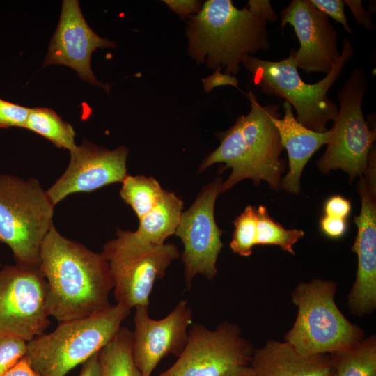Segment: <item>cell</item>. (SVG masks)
<instances>
[{
    "label": "cell",
    "mask_w": 376,
    "mask_h": 376,
    "mask_svg": "<svg viewBox=\"0 0 376 376\" xmlns=\"http://www.w3.org/2000/svg\"><path fill=\"white\" fill-rule=\"evenodd\" d=\"M46 309L58 322L88 317L111 304L113 282L104 255L63 236L53 225L40 251Z\"/></svg>",
    "instance_id": "6da1fadb"
},
{
    "label": "cell",
    "mask_w": 376,
    "mask_h": 376,
    "mask_svg": "<svg viewBox=\"0 0 376 376\" xmlns=\"http://www.w3.org/2000/svg\"><path fill=\"white\" fill-rule=\"evenodd\" d=\"M247 97L251 104L248 114L240 116L228 130L217 134L220 145L204 158L198 168L200 173L215 163L223 162L225 166L221 172L232 169L229 178L222 182L221 193L246 178L256 185L264 180L276 191L281 188L285 162L280 155L284 148L272 122L273 117L280 116L279 105H260L252 90Z\"/></svg>",
    "instance_id": "7a4b0ae2"
},
{
    "label": "cell",
    "mask_w": 376,
    "mask_h": 376,
    "mask_svg": "<svg viewBox=\"0 0 376 376\" xmlns=\"http://www.w3.org/2000/svg\"><path fill=\"white\" fill-rule=\"evenodd\" d=\"M189 54L198 64L235 75L244 58L270 47L267 22L230 0H208L189 17Z\"/></svg>",
    "instance_id": "3957f363"
},
{
    "label": "cell",
    "mask_w": 376,
    "mask_h": 376,
    "mask_svg": "<svg viewBox=\"0 0 376 376\" xmlns=\"http://www.w3.org/2000/svg\"><path fill=\"white\" fill-rule=\"evenodd\" d=\"M353 54L352 44L344 38L342 52L330 72L312 84L302 80L290 52L287 58L279 61L262 60L251 55L242 63L251 73L253 84L264 93L283 98L292 105L299 123L314 132H324L327 131V123L334 120L338 110L327 92Z\"/></svg>",
    "instance_id": "277c9868"
},
{
    "label": "cell",
    "mask_w": 376,
    "mask_h": 376,
    "mask_svg": "<svg viewBox=\"0 0 376 376\" xmlns=\"http://www.w3.org/2000/svg\"><path fill=\"white\" fill-rule=\"evenodd\" d=\"M130 310L111 304L88 317L59 322L49 334L27 342V357L41 376H65L115 336Z\"/></svg>",
    "instance_id": "5b68a950"
},
{
    "label": "cell",
    "mask_w": 376,
    "mask_h": 376,
    "mask_svg": "<svg viewBox=\"0 0 376 376\" xmlns=\"http://www.w3.org/2000/svg\"><path fill=\"white\" fill-rule=\"evenodd\" d=\"M336 283L313 279L299 283L291 292L297 315L285 342L304 355L333 354L364 338V332L350 322L335 301Z\"/></svg>",
    "instance_id": "8992f818"
},
{
    "label": "cell",
    "mask_w": 376,
    "mask_h": 376,
    "mask_svg": "<svg viewBox=\"0 0 376 376\" xmlns=\"http://www.w3.org/2000/svg\"><path fill=\"white\" fill-rule=\"evenodd\" d=\"M54 205L39 182L0 175V242L15 264L39 267L42 243L53 224Z\"/></svg>",
    "instance_id": "52a82bcc"
},
{
    "label": "cell",
    "mask_w": 376,
    "mask_h": 376,
    "mask_svg": "<svg viewBox=\"0 0 376 376\" xmlns=\"http://www.w3.org/2000/svg\"><path fill=\"white\" fill-rule=\"evenodd\" d=\"M102 253L110 267L116 304L130 310L149 306L156 281L180 256L174 244H154L135 231L122 230L104 245Z\"/></svg>",
    "instance_id": "ba28073f"
},
{
    "label": "cell",
    "mask_w": 376,
    "mask_h": 376,
    "mask_svg": "<svg viewBox=\"0 0 376 376\" xmlns=\"http://www.w3.org/2000/svg\"><path fill=\"white\" fill-rule=\"evenodd\" d=\"M368 80L362 68H355L338 91L340 109L329 131L324 154L317 162L320 171L338 169L346 172L350 182L362 176L367 169L370 152L376 139L364 118L362 102Z\"/></svg>",
    "instance_id": "9c48e42d"
},
{
    "label": "cell",
    "mask_w": 376,
    "mask_h": 376,
    "mask_svg": "<svg viewBox=\"0 0 376 376\" xmlns=\"http://www.w3.org/2000/svg\"><path fill=\"white\" fill-rule=\"evenodd\" d=\"M253 350L235 323L221 322L213 330L196 323L178 359L157 376H232L250 366Z\"/></svg>",
    "instance_id": "30bf717a"
},
{
    "label": "cell",
    "mask_w": 376,
    "mask_h": 376,
    "mask_svg": "<svg viewBox=\"0 0 376 376\" xmlns=\"http://www.w3.org/2000/svg\"><path fill=\"white\" fill-rule=\"evenodd\" d=\"M46 292L39 267H1L0 337L12 336L29 342L43 334L50 324Z\"/></svg>",
    "instance_id": "8fae6325"
},
{
    "label": "cell",
    "mask_w": 376,
    "mask_h": 376,
    "mask_svg": "<svg viewBox=\"0 0 376 376\" xmlns=\"http://www.w3.org/2000/svg\"><path fill=\"white\" fill-rule=\"evenodd\" d=\"M221 185L222 180L218 177L202 189L189 210L182 213L175 233L184 246L182 261L187 290L196 275L212 280L217 274L216 264L223 243L222 230L216 224L214 209Z\"/></svg>",
    "instance_id": "7c38bea8"
},
{
    "label": "cell",
    "mask_w": 376,
    "mask_h": 376,
    "mask_svg": "<svg viewBox=\"0 0 376 376\" xmlns=\"http://www.w3.org/2000/svg\"><path fill=\"white\" fill-rule=\"evenodd\" d=\"M371 154L364 174L357 185L361 210L354 217L357 233L352 251L357 256L355 281L347 296L350 313L362 317L376 308V166Z\"/></svg>",
    "instance_id": "4fadbf2b"
},
{
    "label": "cell",
    "mask_w": 376,
    "mask_h": 376,
    "mask_svg": "<svg viewBox=\"0 0 376 376\" xmlns=\"http://www.w3.org/2000/svg\"><path fill=\"white\" fill-rule=\"evenodd\" d=\"M148 307L135 308L132 331V353L141 376H151L160 361L173 354L178 357L188 339L192 313L187 300H180L164 318H150Z\"/></svg>",
    "instance_id": "5bb4252c"
},
{
    "label": "cell",
    "mask_w": 376,
    "mask_h": 376,
    "mask_svg": "<svg viewBox=\"0 0 376 376\" xmlns=\"http://www.w3.org/2000/svg\"><path fill=\"white\" fill-rule=\"evenodd\" d=\"M70 153L68 168L46 191L54 206L70 194L122 182L127 176L128 149L125 146L109 150L84 139Z\"/></svg>",
    "instance_id": "9a60e30c"
},
{
    "label": "cell",
    "mask_w": 376,
    "mask_h": 376,
    "mask_svg": "<svg viewBox=\"0 0 376 376\" xmlns=\"http://www.w3.org/2000/svg\"><path fill=\"white\" fill-rule=\"evenodd\" d=\"M281 26L293 27L300 46L292 49L295 63L307 74L329 73L340 56L337 31L328 16L310 0H292L281 12Z\"/></svg>",
    "instance_id": "2e32d148"
},
{
    "label": "cell",
    "mask_w": 376,
    "mask_h": 376,
    "mask_svg": "<svg viewBox=\"0 0 376 376\" xmlns=\"http://www.w3.org/2000/svg\"><path fill=\"white\" fill-rule=\"evenodd\" d=\"M116 44L96 34L86 22L77 0H64L57 28L50 41L43 67L63 65L84 81L109 92L111 85L100 82L92 72L91 58L98 48Z\"/></svg>",
    "instance_id": "e0dca14e"
},
{
    "label": "cell",
    "mask_w": 376,
    "mask_h": 376,
    "mask_svg": "<svg viewBox=\"0 0 376 376\" xmlns=\"http://www.w3.org/2000/svg\"><path fill=\"white\" fill-rule=\"evenodd\" d=\"M283 107V117L276 116L272 118L289 161V171L281 179V188L288 193L298 194L303 169L313 155L327 143L329 131L317 132L306 128L297 120L288 102L285 100Z\"/></svg>",
    "instance_id": "ac0fdd59"
},
{
    "label": "cell",
    "mask_w": 376,
    "mask_h": 376,
    "mask_svg": "<svg viewBox=\"0 0 376 376\" xmlns=\"http://www.w3.org/2000/svg\"><path fill=\"white\" fill-rule=\"evenodd\" d=\"M250 367L256 376H332L334 371L329 354L304 355L273 340L253 350Z\"/></svg>",
    "instance_id": "d6986e66"
},
{
    "label": "cell",
    "mask_w": 376,
    "mask_h": 376,
    "mask_svg": "<svg viewBox=\"0 0 376 376\" xmlns=\"http://www.w3.org/2000/svg\"><path fill=\"white\" fill-rule=\"evenodd\" d=\"M183 205V201L175 193L163 189L155 205L139 219V226L135 233L146 242L164 244L166 239L175 233Z\"/></svg>",
    "instance_id": "ffe728a7"
},
{
    "label": "cell",
    "mask_w": 376,
    "mask_h": 376,
    "mask_svg": "<svg viewBox=\"0 0 376 376\" xmlns=\"http://www.w3.org/2000/svg\"><path fill=\"white\" fill-rule=\"evenodd\" d=\"M330 355L334 363L332 376H376L375 334Z\"/></svg>",
    "instance_id": "44dd1931"
},
{
    "label": "cell",
    "mask_w": 376,
    "mask_h": 376,
    "mask_svg": "<svg viewBox=\"0 0 376 376\" xmlns=\"http://www.w3.org/2000/svg\"><path fill=\"white\" fill-rule=\"evenodd\" d=\"M132 331L120 327L112 340L98 352L101 376H141L132 353Z\"/></svg>",
    "instance_id": "7402d4cb"
},
{
    "label": "cell",
    "mask_w": 376,
    "mask_h": 376,
    "mask_svg": "<svg viewBox=\"0 0 376 376\" xmlns=\"http://www.w3.org/2000/svg\"><path fill=\"white\" fill-rule=\"evenodd\" d=\"M24 128L40 134L58 148L70 151L77 146L72 126L49 108H31Z\"/></svg>",
    "instance_id": "603a6c76"
},
{
    "label": "cell",
    "mask_w": 376,
    "mask_h": 376,
    "mask_svg": "<svg viewBox=\"0 0 376 376\" xmlns=\"http://www.w3.org/2000/svg\"><path fill=\"white\" fill-rule=\"evenodd\" d=\"M162 191L158 181L152 177L127 175L122 182L120 195L139 219L155 205Z\"/></svg>",
    "instance_id": "cb8c5ba5"
},
{
    "label": "cell",
    "mask_w": 376,
    "mask_h": 376,
    "mask_svg": "<svg viewBox=\"0 0 376 376\" xmlns=\"http://www.w3.org/2000/svg\"><path fill=\"white\" fill-rule=\"evenodd\" d=\"M256 245H275L295 255L293 246L304 237V232L297 229H286L269 216L267 207L263 205L256 208Z\"/></svg>",
    "instance_id": "d4e9b609"
},
{
    "label": "cell",
    "mask_w": 376,
    "mask_h": 376,
    "mask_svg": "<svg viewBox=\"0 0 376 376\" xmlns=\"http://www.w3.org/2000/svg\"><path fill=\"white\" fill-rule=\"evenodd\" d=\"M233 224L235 230L230 243V249L241 256H251L256 240V207L247 205Z\"/></svg>",
    "instance_id": "484cf974"
},
{
    "label": "cell",
    "mask_w": 376,
    "mask_h": 376,
    "mask_svg": "<svg viewBox=\"0 0 376 376\" xmlns=\"http://www.w3.org/2000/svg\"><path fill=\"white\" fill-rule=\"evenodd\" d=\"M26 351L27 342L23 339L12 336L0 337V376L26 356Z\"/></svg>",
    "instance_id": "4316f807"
},
{
    "label": "cell",
    "mask_w": 376,
    "mask_h": 376,
    "mask_svg": "<svg viewBox=\"0 0 376 376\" xmlns=\"http://www.w3.org/2000/svg\"><path fill=\"white\" fill-rule=\"evenodd\" d=\"M30 110L0 98V128L24 127Z\"/></svg>",
    "instance_id": "83f0119b"
},
{
    "label": "cell",
    "mask_w": 376,
    "mask_h": 376,
    "mask_svg": "<svg viewBox=\"0 0 376 376\" xmlns=\"http://www.w3.org/2000/svg\"><path fill=\"white\" fill-rule=\"evenodd\" d=\"M315 7L330 16L337 22L340 23L345 31L349 33H352V29L347 23V18L344 12L345 3L343 0H310Z\"/></svg>",
    "instance_id": "f1b7e54d"
},
{
    "label": "cell",
    "mask_w": 376,
    "mask_h": 376,
    "mask_svg": "<svg viewBox=\"0 0 376 376\" xmlns=\"http://www.w3.org/2000/svg\"><path fill=\"white\" fill-rule=\"evenodd\" d=\"M352 210L350 200L339 196L329 197L324 203V210L325 215L346 219Z\"/></svg>",
    "instance_id": "f546056e"
},
{
    "label": "cell",
    "mask_w": 376,
    "mask_h": 376,
    "mask_svg": "<svg viewBox=\"0 0 376 376\" xmlns=\"http://www.w3.org/2000/svg\"><path fill=\"white\" fill-rule=\"evenodd\" d=\"M320 224L322 233L334 239L343 236L347 227L346 219L327 215L322 217Z\"/></svg>",
    "instance_id": "4dcf8cb0"
},
{
    "label": "cell",
    "mask_w": 376,
    "mask_h": 376,
    "mask_svg": "<svg viewBox=\"0 0 376 376\" xmlns=\"http://www.w3.org/2000/svg\"><path fill=\"white\" fill-rule=\"evenodd\" d=\"M221 68H217L207 77L203 79L202 82L205 92H210L213 88L222 86L230 85L237 87L238 80L234 75L221 73Z\"/></svg>",
    "instance_id": "1f68e13d"
},
{
    "label": "cell",
    "mask_w": 376,
    "mask_h": 376,
    "mask_svg": "<svg viewBox=\"0 0 376 376\" xmlns=\"http://www.w3.org/2000/svg\"><path fill=\"white\" fill-rule=\"evenodd\" d=\"M162 1L183 19L190 17L193 13H197L201 8V1L196 0H164Z\"/></svg>",
    "instance_id": "d6a6232c"
},
{
    "label": "cell",
    "mask_w": 376,
    "mask_h": 376,
    "mask_svg": "<svg viewBox=\"0 0 376 376\" xmlns=\"http://www.w3.org/2000/svg\"><path fill=\"white\" fill-rule=\"evenodd\" d=\"M248 6V9L253 15L266 22H274L278 19V15L269 0H249Z\"/></svg>",
    "instance_id": "836d02e7"
},
{
    "label": "cell",
    "mask_w": 376,
    "mask_h": 376,
    "mask_svg": "<svg viewBox=\"0 0 376 376\" xmlns=\"http://www.w3.org/2000/svg\"><path fill=\"white\" fill-rule=\"evenodd\" d=\"M344 3L348 6L358 25H361L370 31L374 29V24L372 22L371 17L363 8L361 1L345 0Z\"/></svg>",
    "instance_id": "e575fe53"
},
{
    "label": "cell",
    "mask_w": 376,
    "mask_h": 376,
    "mask_svg": "<svg viewBox=\"0 0 376 376\" xmlns=\"http://www.w3.org/2000/svg\"><path fill=\"white\" fill-rule=\"evenodd\" d=\"M2 376H41L24 356Z\"/></svg>",
    "instance_id": "d590c367"
},
{
    "label": "cell",
    "mask_w": 376,
    "mask_h": 376,
    "mask_svg": "<svg viewBox=\"0 0 376 376\" xmlns=\"http://www.w3.org/2000/svg\"><path fill=\"white\" fill-rule=\"evenodd\" d=\"M79 376H101L98 352L82 363V368Z\"/></svg>",
    "instance_id": "8d00e7d4"
},
{
    "label": "cell",
    "mask_w": 376,
    "mask_h": 376,
    "mask_svg": "<svg viewBox=\"0 0 376 376\" xmlns=\"http://www.w3.org/2000/svg\"><path fill=\"white\" fill-rule=\"evenodd\" d=\"M232 376H256V375L253 370L249 366Z\"/></svg>",
    "instance_id": "74e56055"
},
{
    "label": "cell",
    "mask_w": 376,
    "mask_h": 376,
    "mask_svg": "<svg viewBox=\"0 0 376 376\" xmlns=\"http://www.w3.org/2000/svg\"><path fill=\"white\" fill-rule=\"evenodd\" d=\"M0 267H1V263H0Z\"/></svg>",
    "instance_id": "f35d334b"
}]
</instances>
